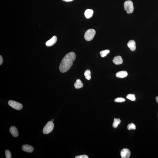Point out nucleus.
Masks as SVG:
<instances>
[{"mask_svg":"<svg viewBox=\"0 0 158 158\" xmlns=\"http://www.w3.org/2000/svg\"><path fill=\"white\" fill-rule=\"evenodd\" d=\"M76 55L73 52L69 53L63 58L59 67L60 72L62 73L66 72L72 66L73 62L75 60Z\"/></svg>","mask_w":158,"mask_h":158,"instance_id":"f257e3e1","label":"nucleus"},{"mask_svg":"<svg viewBox=\"0 0 158 158\" xmlns=\"http://www.w3.org/2000/svg\"><path fill=\"white\" fill-rule=\"evenodd\" d=\"M96 31L93 29L87 30L84 35V38L86 41H90L93 39L95 35Z\"/></svg>","mask_w":158,"mask_h":158,"instance_id":"f03ea898","label":"nucleus"},{"mask_svg":"<svg viewBox=\"0 0 158 158\" xmlns=\"http://www.w3.org/2000/svg\"><path fill=\"white\" fill-rule=\"evenodd\" d=\"M124 9L127 14L132 13L134 10L133 4L131 1H126L124 4Z\"/></svg>","mask_w":158,"mask_h":158,"instance_id":"7ed1b4c3","label":"nucleus"},{"mask_svg":"<svg viewBox=\"0 0 158 158\" xmlns=\"http://www.w3.org/2000/svg\"><path fill=\"white\" fill-rule=\"evenodd\" d=\"M54 127V124L53 122L49 121L43 128V132L44 134H48L52 131Z\"/></svg>","mask_w":158,"mask_h":158,"instance_id":"20e7f679","label":"nucleus"},{"mask_svg":"<svg viewBox=\"0 0 158 158\" xmlns=\"http://www.w3.org/2000/svg\"><path fill=\"white\" fill-rule=\"evenodd\" d=\"M8 103L10 106L16 110H20L23 108L22 105L18 102L14 100H10L9 101Z\"/></svg>","mask_w":158,"mask_h":158,"instance_id":"39448f33","label":"nucleus"},{"mask_svg":"<svg viewBox=\"0 0 158 158\" xmlns=\"http://www.w3.org/2000/svg\"><path fill=\"white\" fill-rule=\"evenodd\" d=\"M131 155V152L128 149H123L121 152V156L122 158H128Z\"/></svg>","mask_w":158,"mask_h":158,"instance_id":"423d86ee","label":"nucleus"},{"mask_svg":"<svg viewBox=\"0 0 158 158\" xmlns=\"http://www.w3.org/2000/svg\"><path fill=\"white\" fill-rule=\"evenodd\" d=\"M57 38L56 36H54L51 39L48 40L46 43V45L47 47H50L54 45L56 43Z\"/></svg>","mask_w":158,"mask_h":158,"instance_id":"0eeeda50","label":"nucleus"},{"mask_svg":"<svg viewBox=\"0 0 158 158\" xmlns=\"http://www.w3.org/2000/svg\"><path fill=\"white\" fill-rule=\"evenodd\" d=\"M9 131L11 135L14 137H18L19 135L18 129L15 126H11L10 128Z\"/></svg>","mask_w":158,"mask_h":158,"instance_id":"6e6552de","label":"nucleus"},{"mask_svg":"<svg viewBox=\"0 0 158 158\" xmlns=\"http://www.w3.org/2000/svg\"><path fill=\"white\" fill-rule=\"evenodd\" d=\"M22 149L24 151L29 153H32L34 150V148L28 145H23L22 146Z\"/></svg>","mask_w":158,"mask_h":158,"instance_id":"1a4fd4ad","label":"nucleus"},{"mask_svg":"<svg viewBox=\"0 0 158 158\" xmlns=\"http://www.w3.org/2000/svg\"><path fill=\"white\" fill-rule=\"evenodd\" d=\"M127 46L132 51H134L136 49V43L134 40H131L129 41L128 43Z\"/></svg>","mask_w":158,"mask_h":158,"instance_id":"9d476101","label":"nucleus"},{"mask_svg":"<svg viewBox=\"0 0 158 158\" xmlns=\"http://www.w3.org/2000/svg\"><path fill=\"white\" fill-rule=\"evenodd\" d=\"M113 62L116 65H120L123 63V61L121 56H117L113 59Z\"/></svg>","mask_w":158,"mask_h":158,"instance_id":"9b49d317","label":"nucleus"},{"mask_svg":"<svg viewBox=\"0 0 158 158\" xmlns=\"http://www.w3.org/2000/svg\"><path fill=\"white\" fill-rule=\"evenodd\" d=\"M128 75V73L126 71H121L118 72L116 74V77L119 78H124L127 77Z\"/></svg>","mask_w":158,"mask_h":158,"instance_id":"f8f14e48","label":"nucleus"},{"mask_svg":"<svg viewBox=\"0 0 158 158\" xmlns=\"http://www.w3.org/2000/svg\"><path fill=\"white\" fill-rule=\"evenodd\" d=\"M84 84L82 82L81 80L80 79H78L76 80V82L74 84L75 88L76 89H80L83 87Z\"/></svg>","mask_w":158,"mask_h":158,"instance_id":"ddd939ff","label":"nucleus"},{"mask_svg":"<svg viewBox=\"0 0 158 158\" xmlns=\"http://www.w3.org/2000/svg\"><path fill=\"white\" fill-rule=\"evenodd\" d=\"M93 13V11L92 10L87 9L85 12L84 15L86 18H89L92 16Z\"/></svg>","mask_w":158,"mask_h":158,"instance_id":"4468645a","label":"nucleus"},{"mask_svg":"<svg viewBox=\"0 0 158 158\" xmlns=\"http://www.w3.org/2000/svg\"><path fill=\"white\" fill-rule=\"evenodd\" d=\"M121 123V120L119 118H114L113 126L114 128H116Z\"/></svg>","mask_w":158,"mask_h":158,"instance_id":"2eb2a0df","label":"nucleus"},{"mask_svg":"<svg viewBox=\"0 0 158 158\" xmlns=\"http://www.w3.org/2000/svg\"><path fill=\"white\" fill-rule=\"evenodd\" d=\"M84 75L85 78L88 80H90L91 78V72L90 70H86L84 73Z\"/></svg>","mask_w":158,"mask_h":158,"instance_id":"dca6fc26","label":"nucleus"},{"mask_svg":"<svg viewBox=\"0 0 158 158\" xmlns=\"http://www.w3.org/2000/svg\"><path fill=\"white\" fill-rule=\"evenodd\" d=\"M110 52V51L108 50H106L100 52V54L102 57L106 56Z\"/></svg>","mask_w":158,"mask_h":158,"instance_id":"f3484780","label":"nucleus"},{"mask_svg":"<svg viewBox=\"0 0 158 158\" xmlns=\"http://www.w3.org/2000/svg\"><path fill=\"white\" fill-rule=\"evenodd\" d=\"M126 98L128 99L132 100V101H135L136 98L135 95L134 94H129L126 96Z\"/></svg>","mask_w":158,"mask_h":158,"instance_id":"a211bd4d","label":"nucleus"},{"mask_svg":"<svg viewBox=\"0 0 158 158\" xmlns=\"http://www.w3.org/2000/svg\"><path fill=\"white\" fill-rule=\"evenodd\" d=\"M127 128L129 130H135L136 128V126L134 123H132L128 125Z\"/></svg>","mask_w":158,"mask_h":158,"instance_id":"6ab92c4d","label":"nucleus"},{"mask_svg":"<svg viewBox=\"0 0 158 158\" xmlns=\"http://www.w3.org/2000/svg\"><path fill=\"white\" fill-rule=\"evenodd\" d=\"M125 101V99L122 97H118L116 98L114 100L115 102L117 103L123 102Z\"/></svg>","mask_w":158,"mask_h":158,"instance_id":"aec40b11","label":"nucleus"},{"mask_svg":"<svg viewBox=\"0 0 158 158\" xmlns=\"http://www.w3.org/2000/svg\"><path fill=\"white\" fill-rule=\"evenodd\" d=\"M5 156L6 158H11V156L10 152L9 150H6L5 151Z\"/></svg>","mask_w":158,"mask_h":158,"instance_id":"412c9836","label":"nucleus"},{"mask_svg":"<svg viewBox=\"0 0 158 158\" xmlns=\"http://www.w3.org/2000/svg\"><path fill=\"white\" fill-rule=\"evenodd\" d=\"M75 158H88V157L87 155H84L81 156H76Z\"/></svg>","mask_w":158,"mask_h":158,"instance_id":"4be33fe9","label":"nucleus"},{"mask_svg":"<svg viewBox=\"0 0 158 158\" xmlns=\"http://www.w3.org/2000/svg\"><path fill=\"white\" fill-rule=\"evenodd\" d=\"M3 60L2 57L1 55L0 56V65H2V64Z\"/></svg>","mask_w":158,"mask_h":158,"instance_id":"5701e85b","label":"nucleus"},{"mask_svg":"<svg viewBox=\"0 0 158 158\" xmlns=\"http://www.w3.org/2000/svg\"><path fill=\"white\" fill-rule=\"evenodd\" d=\"M62 0L65 1L66 2H70L74 0Z\"/></svg>","mask_w":158,"mask_h":158,"instance_id":"b1692460","label":"nucleus"},{"mask_svg":"<svg viewBox=\"0 0 158 158\" xmlns=\"http://www.w3.org/2000/svg\"><path fill=\"white\" fill-rule=\"evenodd\" d=\"M156 100L157 103H158V97H156Z\"/></svg>","mask_w":158,"mask_h":158,"instance_id":"393cba45","label":"nucleus"},{"mask_svg":"<svg viewBox=\"0 0 158 158\" xmlns=\"http://www.w3.org/2000/svg\"><path fill=\"white\" fill-rule=\"evenodd\" d=\"M51 121L53 122L54 121V119H52V120H51Z\"/></svg>","mask_w":158,"mask_h":158,"instance_id":"a878e982","label":"nucleus"},{"mask_svg":"<svg viewBox=\"0 0 158 158\" xmlns=\"http://www.w3.org/2000/svg\"></svg>","mask_w":158,"mask_h":158,"instance_id":"bb28decb","label":"nucleus"}]
</instances>
